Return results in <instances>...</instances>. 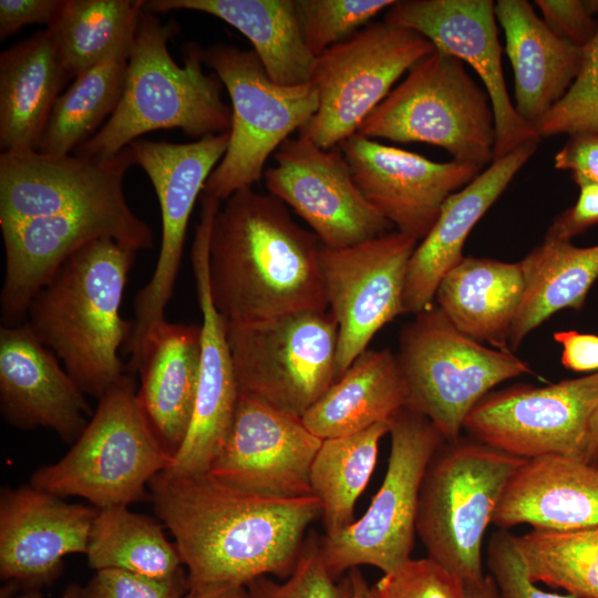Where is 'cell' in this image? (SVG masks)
Returning <instances> with one entry per match:
<instances>
[{
    "mask_svg": "<svg viewBox=\"0 0 598 598\" xmlns=\"http://www.w3.org/2000/svg\"><path fill=\"white\" fill-rule=\"evenodd\" d=\"M134 164L131 146L109 158L0 154L2 326L24 322L35 293L85 245L112 239L136 252L153 247L152 229L124 195V176Z\"/></svg>",
    "mask_w": 598,
    "mask_h": 598,
    "instance_id": "6da1fadb",
    "label": "cell"
},
{
    "mask_svg": "<svg viewBox=\"0 0 598 598\" xmlns=\"http://www.w3.org/2000/svg\"><path fill=\"white\" fill-rule=\"evenodd\" d=\"M158 520L171 532L188 586H246L261 576L287 579L309 526L321 517L315 495L279 498L248 492L212 474H157L148 485Z\"/></svg>",
    "mask_w": 598,
    "mask_h": 598,
    "instance_id": "7a4b0ae2",
    "label": "cell"
},
{
    "mask_svg": "<svg viewBox=\"0 0 598 598\" xmlns=\"http://www.w3.org/2000/svg\"><path fill=\"white\" fill-rule=\"evenodd\" d=\"M322 244L270 194L243 188L216 212L208 275L226 326H250L302 311L328 310Z\"/></svg>",
    "mask_w": 598,
    "mask_h": 598,
    "instance_id": "3957f363",
    "label": "cell"
},
{
    "mask_svg": "<svg viewBox=\"0 0 598 598\" xmlns=\"http://www.w3.org/2000/svg\"><path fill=\"white\" fill-rule=\"evenodd\" d=\"M136 251L112 239L71 255L29 303L25 323L84 394L97 400L124 375L118 357L133 321L121 305Z\"/></svg>",
    "mask_w": 598,
    "mask_h": 598,
    "instance_id": "277c9868",
    "label": "cell"
},
{
    "mask_svg": "<svg viewBox=\"0 0 598 598\" xmlns=\"http://www.w3.org/2000/svg\"><path fill=\"white\" fill-rule=\"evenodd\" d=\"M178 31L143 8L127 58L122 97L103 126L74 154L109 158L142 135L158 130L183 131L200 140L230 131L231 109L221 97L223 82L204 71L203 49L184 48L179 65L168 51Z\"/></svg>",
    "mask_w": 598,
    "mask_h": 598,
    "instance_id": "5b68a950",
    "label": "cell"
},
{
    "mask_svg": "<svg viewBox=\"0 0 598 598\" xmlns=\"http://www.w3.org/2000/svg\"><path fill=\"white\" fill-rule=\"evenodd\" d=\"M525 461L472 437L444 441L420 489L415 529L427 557L464 582L483 578L486 529Z\"/></svg>",
    "mask_w": 598,
    "mask_h": 598,
    "instance_id": "8992f818",
    "label": "cell"
},
{
    "mask_svg": "<svg viewBox=\"0 0 598 598\" xmlns=\"http://www.w3.org/2000/svg\"><path fill=\"white\" fill-rule=\"evenodd\" d=\"M136 392L125 374L99 399L70 451L40 466L30 484L62 498L82 497L99 509L145 499L146 486L172 458L152 433Z\"/></svg>",
    "mask_w": 598,
    "mask_h": 598,
    "instance_id": "52a82bcc",
    "label": "cell"
},
{
    "mask_svg": "<svg viewBox=\"0 0 598 598\" xmlns=\"http://www.w3.org/2000/svg\"><path fill=\"white\" fill-rule=\"evenodd\" d=\"M357 133L427 143L481 168L494 159L495 121L487 92L463 61L436 48L409 70Z\"/></svg>",
    "mask_w": 598,
    "mask_h": 598,
    "instance_id": "ba28073f",
    "label": "cell"
},
{
    "mask_svg": "<svg viewBox=\"0 0 598 598\" xmlns=\"http://www.w3.org/2000/svg\"><path fill=\"white\" fill-rule=\"evenodd\" d=\"M408 405L426 416L445 441L461 437L477 402L497 384L532 373L511 350H495L458 331L436 306L401 331L396 354Z\"/></svg>",
    "mask_w": 598,
    "mask_h": 598,
    "instance_id": "9c48e42d",
    "label": "cell"
},
{
    "mask_svg": "<svg viewBox=\"0 0 598 598\" xmlns=\"http://www.w3.org/2000/svg\"><path fill=\"white\" fill-rule=\"evenodd\" d=\"M203 59L231 101L228 146L203 190L221 203L261 179L268 157L316 114L319 96L312 81L275 83L252 50L217 43L203 51Z\"/></svg>",
    "mask_w": 598,
    "mask_h": 598,
    "instance_id": "30bf717a",
    "label": "cell"
},
{
    "mask_svg": "<svg viewBox=\"0 0 598 598\" xmlns=\"http://www.w3.org/2000/svg\"><path fill=\"white\" fill-rule=\"evenodd\" d=\"M389 424L388 468L368 509L340 534L320 537L324 565L337 579L362 565L386 574L411 558L423 476L445 440L426 416L410 405L395 412Z\"/></svg>",
    "mask_w": 598,
    "mask_h": 598,
    "instance_id": "8fae6325",
    "label": "cell"
},
{
    "mask_svg": "<svg viewBox=\"0 0 598 598\" xmlns=\"http://www.w3.org/2000/svg\"><path fill=\"white\" fill-rule=\"evenodd\" d=\"M226 331L240 394L302 417L338 379V324L329 309Z\"/></svg>",
    "mask_w": 598,
    "mask_h": 598,
    "instance_id": "7c38bea8",
    "label": "cell"
},
{
    "mask_svg": "<svg viewBox=\"0 0 598 598\" xmlns=\"http://www.w3.org/2000/svg\"><path fill=\"white\" fill-rule=\"evenodd\" d=\"M435 47L408 28L371 23L316 58L311 81L319 105L299 131L331 150L355 134L396 80Z\"/></svg>",
    "mask_w": 598,
    "mask_h": 598,
    "instance_id": "4fadbf2b",
    "label": "cell"
},
{
    "mask_svg": "<svg viewBox=\"0 0 598 598\" xmlns=\"http://www.w3.org/2000/svg\"><path fill=\"white\" fill-rule=\"evenodd\" d=\"M229 132L189 143L137 138L130 146L135 164L148 176L161 208L162 240L150 281L134 300L132 334L125 344L133 363L153 328L165 321L183 257L186 230L194 205L223 158Z\"/></svg>",
    "mask_w": 598,
    "mask_h": 598,
    "instance_id": "5bb4252c",
    "label": "cell"
},
{
    "mask_svg": "<svg viewBox=\"0 0 598 598\" xmlns=\"http://www.w3.org/2000/svg\"><path fill=\"white\" fill-rule=\"evenodd\" d=\"M598 404V371L546 386L491 391L467 414L472 439L515 457H580Z\"/></svg>",
    "mask_w": 598,
    "mask_h": 598,
    "instance_id": "9a60e30c",
    "label": "cell"
},
{
    "mask_svg": "<svg viewBox=\"0 0 598 598\" xmlns=\"http://www.w3.org/2000/svg\"><path fill=\"white\" fill-rule=\"evenodd\" d=\"M416 245L395 230L344 248L321 247L326 298L338 324V379L383 326L405 313V276Z\"/></svg>",
    "mask_w": 598,
    "mask_h": 598,
    "instance_id": "2e32d148",
    "label": "cell"
},
{
    "mask_svg": "<svg viewBox=\"0 0 598 598\" xmlns=\"http://www.w3.org/2000/svg\"><path fill=\"white\" fill-rule=\"evenodd\" d=\"M274 158L264 173L269 194L290 206L322 246L344 248L391 231L393 225L363 196L341 151L299 134Z\"/></svg>",
    "mask_w": 598,
    "mask_h": 598,
    "instance_id": "e0dca14e",
    "label": "cell"
},
{
    "mask_svg": "<svg viewBox=\"0 0 598 598\" xmlns=\"http://www.w3.org/2000/svg\"><path fill=\"white\" fill-rule=\"evenodd\" d=\"M492 0H404L388 9L384 21L419 32L440 50L468 63L489 96L495 121L494 159L530 140L535 127L516 112L502 68V48Z\"/></svg>",
    "mask_w": 598,
    "mask_h": 598,
    "instance_id": "ac0fdd59",
    "label": "cell"
},
{
    "mask_svg": "<svg viewBox=\"0 0 598 598\" xmlns=\"http://www.w3.org/2000/svg\"><path fill=\"white\" fill-rule=\"evenodd\" d=\"M321 443L301 417L239 393L229 435L208 473L265 496L312 495L310 468Z\"/></svg>",
    "mask_w": 598,
    "mask_h": 598,
    "instance_id": "d6986e66",
    "label": "cell"
},
{
    "mask_svg": "<svg viewBox=\"0 0 598 598\" xmlns=\"http://www.w3.org/2000/svg\"><path fill=\"white\" fill-rule=\"evenodd\" d=\"M339 146L363 196L398 231L415 240L431 230L447 197L482 169L454 159L433 162L359 133Z\"/></svg>",
    "mask_w": 598,
    "mask_h": 598,
    "instance_id": "ffe728a7",
    "label": "cell"
},
{
    "mask_svg": "<svg viewBox=\"0 0 598 598\" xmlns=\"http://www.w3.org/2000/svg\"><path fill=\"white\" fill-rule=\"evenodd\" d=\"M219 203L202 199L200 220L192 248L200 324V368L195 410L183 445L166 470L175 475L207 473L231 429L239 390L225 321L216 310L209 287V237Z\"/></svg>",
    "mask_w": 598,
    "mask_h": 598,
    "instance_id": "44dd1931",
    "label": "cell"
},
{
    "mask_svg": "<svg viewBox=\"0 0 598 598\" xmlns=\"http://www.w3.org/2000/svg\"><path fill=\"white\" fill-rule=\"evenodd\" d=\"M99 508L69 504L54 494L22 485L0 492V576L25 590L59 577L63 559L86 555Z\"/></svg>",
    "mask_w": 598,
    "mask_h": 598,
    "instance_id": "7402d4cb",
    "label": "cell"
},
{
    "mask_svg": "<svg viewBox=\"0 0 598 598\" xmlns=\"http://www.w3.org/2000/svg\"><path fill=\"white\" fill-rule=\"evenodd\" d=\"M0 409L12 426L49 429L69 444L93 414L61 361L25 322L0 327Z\"/></svg>",
    "mask_w": 598,
    "mask_h": 598,
    "instance_id": "603a6c76",
    "label": "cell"
},
{
    "mask_svg": "<svg viewBox=\"0 0 598 598\" xmlns=\"http://www.w3.org/2000/svg\"><path fill=\"white\" fill-rule=\"evenodd\" d=\"M538 143L539 140L527 141L493 161L471 183L447 197L433 227L409 260L403 295L405 313L416 315L433 306L442 278L463 258L471 230L533 156Z\"/></svg>",
    "mask_w": 598,
    "mask_h": 598,
    "instance_id": "cb8c5ba5",
    "label": "cell"
},
{
    "mask_svg": "<svg viewBox=\"0 0 598 598\" xmlns=\"http://www.w3.org/2000/svg\"><path fill=\"white\" fill-rule=\"evenodd\" d=\"M200 368V326L163 321L148 333L132 371L142 413L164 452L175 457L188 433Z\"/></svg>",
    "mask_w": 598,
    "mask_h": 598,
    "instance_id": "d4e9b609",
    "label": "cell"
},
{
    "mask_svg": "<svg viewBox=\"0 0 598 598\" xmlns=\"http://www.w3.org/2000/svg\"><path fill=\"white\" fill-rule=\"evenodd\" d=\"M492 523L501 529L598 526V467L563 455L526 460L508 482Z\"/></svg>",
    "mask_w": 598,
    "mask_h": 598,
    "instance_id": "484cf974",
    "label": "cell"
},
{
    "mask_svg": "<svg viewBox=\"0 0 598 598\" xmlns=\"http://www.w3.org/2000/svg\"><path fill=\"white\" fill-rule=\"evenodd\" d=\"M495 14L514 72L515 110L535 127L577 78L584 48L554 33L526 0H498Z\"/></svg>",
    "mask_w": 598,
    "mask_h": 598,
    "instance_id": "4316f807",
    "label": "cell"
},
{
    "mask_svg": "<svg viewBox=\"0 0 598 598\" xmlns=\"http://www.w3.org/2000/svg\"><path fill=\"white\" fill-rule=\"evenodd\" d=\"M68 80L47 29L1 52V153L38 150L53 105Z\"/></svg>",
    "mask_w": 598,
    "mask_h": 598,
    "instance_id": "83f0119b",
    "label": "cell"
},
{
    "mask_svg": "<svg viewBox=\"0 0 598 598\" xmlns=\"http://www.w3.org/2000/svg\"><path fill=\"white\" fill-rule=\"evenodd\" d=\"M524 295L520 262L463 257L442 278L440 310L465 336L509 350L512 324Z\"/></svg>",
    "mask_w": 598,
    "mask_h": 598,
    "instance_id": "f1b7e54d",
    "label": "cell"
},
{
    "mask_svg": "<svg viewBox=\"0 0 598 598\" xmlns=\"http://www.w3.org/2000/svg\"><path fill=\"white\" fill-rule=\"evenodd\" d=\"M144 9L214 16L251 42L275 83L290 86L311 81L316 58L303 41L293 0H144Z\"/></svg>",
    "mask_w": 598,
    "mask_h": 598,
    "instance_id": "f546056e",
    "label": "cell"
},
{
    "mask_svg": "<svg viewBox=\"0 0 598 598\" xmlns=\"http://www.w3.org/2000/svg\"><path fill=\"white\" fill-rule=\"evenodd\" d=\"M408 405L396 354L365 350L301 417L321 440L344 436L389 421Z\"/></svg>",
    "mask_w": 598,
    "mask_h": 598,
    "instance_id": "4dcf8cb0",
    "label": "cell"
},
{
    "mask_svg": "<svg viewBox=\"0 0 598 598\" xmlns=\"http://www.w3.org/2000/svg\"><path fill=\"white\" fill-rule=\"evenodd\" d=\"M519 262L524 295L511 329L513 350L555 312L585 305L598 278V245L579 248L568 240L545 238Z\"/></svg>",
    "mask_w": 598,
    "mask_h": 598,
    "instance_id": "1f68e13d",
    "label": "cell"
},
{
    "mask_svg": "<svg viewBox=\"0 0 598 598\" xmlns=\"http://www.w3.org/2000/svg\"><path fill=\"white\" fill-rule=\"evenodd\" d=\"M143 8L144 0H62L47 31L69 80L130 53Z\"/></svg>",
    "mask_w": 598,
    "mask_h": 598,
    "instance_id": "d6a6232c",
    "label": "cell"
},
{
    "mask_svg": "<svg viewBox=\"0 0 598 598\" xmlns=\"http://www.w3.org/2000/svg\"><path fill=\"white\" fill-rule=\"evenodd\" d=\"M389 431L386 421L322 440L310 468V486L321 504L323 536H336L354 523L357 499L370 481L380 441Z\"/></svg>",
    "mask_w": 598,
    "mask_h": 598,
    "instance_id": "836d02e7",
    "label": "cell"
},
{
    "mask_svg": "<svg viewBox=\"0 0 598 598\" xmlns=\"http://www.w3.org/2000/svg\"><path fill=\"white\" fill-rule=\"evenodd\" d=\"M158 522L128 506L99 509L86 553L90 568L121 569L159 580L184 573L177 548Z\"/></svg>",
    "mask_w": 598,
    "mask_h": 598,
    "instance_id": "e575fe53",
    "label": "cell"
},
{
    "mask_svg": "<svg viewBox=\"0 0 598 598\" xmlns=\"http://www.w3.org/2000/svg\"><path fill=\"white\" fill-rule=\"evenodd\" d=\"M128 53L114 55L78 75L56 99L38 145L45 155H69L91 138L122 97Z\"/></svg>",
    "mask_w": 598,
    "mask_h": 598,
    "instance_id": "d590c367",
    "label": "cell"
},
{
    "mask_svg": "<svg viewBox=\"0 0 598 598\" xmlns=\"http://www.w3.org/2000/svg\"><path fill=\"white\" fill-rule=\"evenodd\" d=\"M513 542L533 582L563 589L575 598H598V526L534 528L513 535Z\"/></svg>",
    "mask_w": 598,
    "mask_h": 598,
    "instance_id": "8d00e7d4",
    "label": "cell"
},
{
    "mask_svg": "<svg viewBox=\"0 0 598 598\" xmlns=\"http://www.w3.org/2000/svg\"><path fill=\"white\" fill-rule=\"evenodd\" d=\"M303 41L317 58L349 39L394 0H293Z\"/></svg>",
    "mask_w": 598,
    "mask_h": 598,
    "instance_id": "74e56055",
    "label": "cell"
},
{
    "mask_svg": "<svg viewBox=\"0 0 598 598\" xmlns=\"http://www.w3.org/2000/svg\"><path fill=\"white\" fill-rule=\"evenodd\" d=\"M250 598H354L349 575L334 578L327 569L320 549V537L310 533L292 574L282 581L269 576L246 585Z\"/></svg>",
    "mask_w": 598,
    "mask_h": 598,
    "instance_id": "f35d334b",
    "label": "cell"
},
{
    "mask_svg": "<svg viewBox=\"0 0 598 598\" xmlns=\"http://www.w3.org/2000/svg\"><path fill=\"white\" fill-rule=\"evenodd\" d=\"M539 137L598 134V29L584 48L580 71L566 94L535 124Z\"/></svg>",
    "mask_w": 598,
    "mask_h": 598,
    "instance_id": "ab89813d",
    "label": "cell"
},
{
    "mask_svg": "<svg viewBox=\"0 0 598 598\" xmlns=\"http://www.w3.org/2000/svg\"><path fill=\"white\" fill-rule=\"evenodd\" d=\"M364 598H465V585L429 557L410 558L369 586Z\"/></svg>",
    "mask_w": 598,
    "mask_h": 598,
    "instance_id": "60d3db41",
    "label": "cell"
},
{
    "mask_svg": "<svg viewBox=\"0 0 598 598\" xmlns=\"http://www.w3.org/2000/svg\"><path fill=\"white\" fill-rule=\"evenodd\" d=\"M487 567L499 598H575L568 594L558 595L538 588L525 570L513 535L505 529L494 533L488 540Z\"/></svg>",
    "mask_w": 598,
    "mask_h": 598,
    "instance_id": "b9f144b4",
    "label": "cell"
},
{
    "mask_svg": "<svg viewBox=\"0 0 598 598\" xmlns=\"http://www.w3.org/2000/svg\"><path fill=\"white\" fill-rule=\"evenodd\" d=\"M186 590L184 573L159 580L121 569H101L82 586L81 598H182Z\"/></svg>",
    "mask_w": 598,
    "mask_h": 598,
    "instance_id": "7bdbcfd3",
    "label": "cell"
},
{
    "mask_svg": "<svg viewBox=\"0 0 598 598\" xmlns=\"http://www.w3.org/2000/svg\"><path fill=\"white\" fill-rule=\"evenodd\" d=\"M546 25L561 39L585 48L595 37L598 22L588 1L536 0Z\"/></svg>",
    "mask_w": 598,
    "mask_h": 598,
    "instance_id": "ee69618b",
    "label": "cell"
},
{
    "mask_svg": "<svg viewBox=\"0 0 598 598\" xmlns=\"http://www.w3.org/2000/svg\"><path fill=\"white\" fill-rule=\"evenodd\" d=\"M554 166L568 171L578 186L586 183L598 184V134L585 132L569 135L568 141L556 153Z\"/></svg>",
    "mask_w": 598,
    "mask_h": 598,
    "instance_id": "f6af8a7d",
    "label": "cell"
},
{
    "mask_svg": "<svg viewBox=\"0 0 598 598\" xmlns=\"http://www.w3.org/2000/svg\"><path fill=\"white\" fill-rule=\"evenodd\" d=\"M578 187L576 204L554 219L545 238L570 241L573 237L598 225V184L586 183Z\"/></svg>",
    "mask_w": 598,
    "mask_h": 598,
    "instance_id": "bcb514c9",
    "label": "cell"
},
{
    "mask_svg": "<svg viewBox=\"0 0 598 598\" xmlns=\"http://www.w3.org/2000/svg\"><path fill=\"white\" fill-rule=\"evenodd\" d=\"M62 0H0L1 41L29 24L52 22Z\"/></svg>",
    "mask_w": 598,
    "mask_h": 598,
    "instance_id": "7dc6e473",
    "label": "cell"
},
{
    "mask_svg": "<svg viewBox=\"0 0 598 598\" xmlns=\"http://www.w3.org/2000/svg\"><path fill=\"white\" fill-rule=\"evenodd\" d=\"M554 339L561 346L563 365L575 372L598 371V336L576 330L556 331Z\"/></svg>",
    "mask_w": 598,
    "mask_h": 598,
    "instance_id": "c3c4849f",
    "label": "cell"
},
{
    "mask_svg": "<svg viewBox=\"0 0 598 598\" xmlns=\"http://www.w3.org/2000/svg\"><path fill=\"white\" fill-rule=\"evenodd\" d=\"M182 598H250V595L243 585L210 584L188 586Z\"/></svg>",
    "mask_w": 598,
    "mask_h": 598,
    "instance_id": "681fc988",
    "label": "cell"
},
{
    "mask_svg": "<svg viewBox=\"0 0 598 598\" xmlns=\"http://www.w3.org/2000/svg\"><path fill=\"white\" fill-rule=\"evenodd\" d=\"M579 460L598 467V404L590 416Z\"/></svg>",
    "mask_w": 598,
    "mask_h": 598,
    "instance_id": "f907efd6",
    "label": "cell"
},
{
    "mask_svg": "<svg viewBox=\"0 0 598 598\" xmlns=\"http://www.w3.org/2000/svg\"><path fill=\"white\" fill-rule=\"evenodd\" d=\"M465 598H499L496 584L493 577L484 575L475 581L464 582Z\"/></svg>",
    "mask_w": 598,
    "mask_h": 598,
    "instance_id": "816d5d0a",
    "label": "cell"
},
{
    "mask_svg": "<svg viewBox=\"0 0 598 598\" xmlns=\"http://www.w3.org/2000/svg\"><path fill=\"white\" fill-rule=\"evenodd\" d=\"M348 575H349L351 584H352L353 597L354 598H364V594H365L369 585L367 584V581H365L364 577L362 576V573L360 571V569L358 567L352 568V569L349 570Z\"/></svg>",
    "mask_w": 598,
    "mask_h": 598,
    "instance_id": "f5cc1de1",
    "label": "cell"
},
{
    "mask_svg": "<svg viewBox=\"0 0 598 598\" xmlns=\"http://www.w3.org/2000/svg\"><path fill=\"white\" fill-rule=\"evenodd\" d=\"M82 586L70 584L63 591L60 598H81ZM16 598H42L40 590H27Z\"/></svg>",
    "mask_w": 598,
    "mask_h": 598,
    "instance_id": "db71d44e",
    "label": "cell"
}]
</instances>
